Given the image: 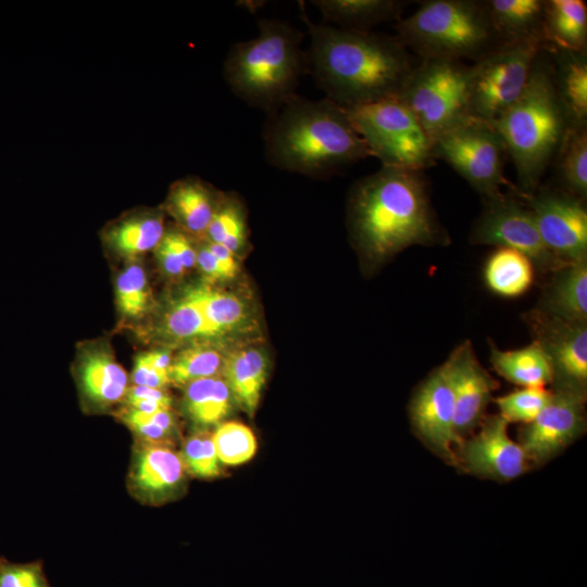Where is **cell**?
Returning a JSON list of instances; mask_svg holds the SVG:
<instances>
[{
    "label": "cell",
    "mask_w": 587,
    "mask_h": 587,
    "mask_svg": "<svg viewBox=\"0 0 587 587\" xmlns=\"http://www.w3.org/2000/svg\"><path fill=\"white\" fill-rule=\"evenodd\" d=\"M299 7L308 66L326 98L348 109L399 97L416 64L397 37L315 24Z\"/></svg>",
    "instance_id": "6da1fadb"
},
{
    "label": "cell",
    "mask_w": 587,
    "mask_h": 587,
    "mask_svg": "<svg viewBox=\"0 0 587 587\" xmlns=\"http://www.w3.org/2000/svg\"><path fill=\"white\" fill-rule=\"evenodd\" d=\"M349 223L362 255L382 263L411 246H446L450 237L433 208L424 171L385 167L358 180Z\"/></svg>",
    "instance_id": "7a4b0ae2"
},
{
    "label": "cell",
    "mask_w": 587,
    "mask_h": 587,
    "mask_svg": "<svg viewBox=\"0 0 587 587\" xmlns=\"http://www.w3.org/2000/svg\"><path fill=\"white\" fill-rule=\"evenodd\" d=\"M263 141L268 163L311 177L330 176L372 157L347 110L328 98L295 95L267 113Z\"/></svg>",
    "instance_id": "3957f363"
},
{
    "label": "cell",
    "mask_w": 587,
    "mask_h": 587,
    "mask_svg": "<svg viewBox=\"0 0 587 587\" xmlns=\"http://www.w3.org/2000/svg\"><path fill=\"white\" fill-rule=\"evenodd\" d=\"M492 125L515 166L519 192L535 191L570 126L552 66L538 57L522 95Z\"/></svg>",
    "instance_id": "277c9868"
},
{
    "label": "cell",
    "mask_w": 587,
    "mask_h": 587,
    "mask_svg": "<svg viewBox=\"0 0 587 587\" xmlns=\"http://www.w3.org/2000/svg\"><path fill=\"white\" fill-rule=\"evenodd\" d=\"M257 37L235 43L223 65L230 90L247 104L266 113L296 93L308 67L303 33L289 23L263 18Z\"/></svg>",
    "instance_id": "5b68a950"
},
{
    "label": "cell",
    "mask_w": 587,
    "mask_h": 587,
    "mask_svg": "<svg viewBox=\"0 0 587 587\" xmlns=\"http://www.w3.org/2000/svg\"><path fill=\"white\" fill-rule=\"evenodd\" d=\"M395 28L397 39L421 60L475 62L501 43L482 1H424Z\"/></svg>",
    "instance_id": "8992f818"
},
{
    "label": "cell",
    "mask_w": 587,
    "mask_h": 587,
    "mask_svg": "<svg viewBox=\"0 0 587 587\" xmlns=\"http://www.w3.org/2000/svg\"><path fill=\"white\" fill-rule=\"evenodd\" d=\"M346 110L382 166L424 171L435 164L432 139L399 98Z\"/></svg>",
    "instance_id": "52a82bcc"
},
{
    "label": "cell",
    "mask_w": 587,
    "mask_h": 587,
    "mask_svg": "<svg viewBox=\"0 0 587 587\" xmlns=\"http://www.w3.org/2000/svg\"><path fill=\"white\" fill-rule=\"evenodd\" d=\"M398 98L434 142L470 117V65L452 60H421Z\"/></svg>",
    "instance_id": "ba28073f"
},
{
    "label": "cell",
    "mask_w": 587,
    "mask_h": 587,
    "mask_svg": "<svg viewBox=\"0 0 587 587\" xmlns=\"http://www.w3.org/2000/svg\"><path fill=\"white\" fill-rule=\"evenodd\" d=\"M541 39L500 43L470 65V117L494 124L522 95Z\"/></svg>",
    "instance_id": "9c48e42d"
},
{
    "label": "cell",
    "mask_w": 587,
    "mask_h": 587,
    "mask_svg": "<svg viewBox=\"0 0 587 587\" xmlns=\"http://www.w3.org/2000/svg\"><path fill=\"white\" fill-rule=\"evenodd\" d=\"M435 160H444L483 198L503 193V141L492 124L467 117L433 142Z\"/></svg>",
    "instance_id": "30bf717a"
},
{
    "label": "cell",
    "mask_w": 587,
    "mask_h": 587,
    "mask_svg": "<svg viewBox=\"0 0 587 587\" xmlns=\"http://www.w3.org/2000/svg\"><path fill=\"white\" fill-rule=\"evenodd\" d=\"M484 203L470 235L471 243L516 250L544 274L563 266L545 246L529 209L520 197L501 193Z\"/></svg>",
    "instance_id": "8fae6325"
},
{
    "label": "cell",
    "mask_w": 587,
    "mask_h": 587,
    "mask_svg": "<svg viewBox=\"0 0 587 587\" xmlns=\"http://www.w3.org/2000/svg\"><path fill=\"white\" fill-rule=\"evenodd\" d=\"M516 195L529 209L545 246L560 263L587 260L585 200L563 189L537 188Z\"/></svg>",
    "instance_id": "7c38bea8"
},
{
    "label": "cell",
    "mask_w": 587,
    "mask_h": 587,
    "mask_svg": "<svg viewBox=\"0 0 587 587\" xmlns=\"http://www.w3.org/2000/svg\"><path fill=\"white\" fill-rule=\"evenodd\" d=\"M552 399L530 423L519 429L517 444L528 463L541 465L557 457L586 429V395L551 389Z\"/></svg>",
    "instance_id": "4fadbf2b"
},
{
    "label": "cell",
    "mask_w": 587,
    "mask_h": 587,
    "mask_svg": "<svg viewBox=\"0 0 587 587\" xmlns=\"http://www.w3.org/2000/svg\"><path fill=\"white\" fill-rule=\"evenodd\" d=\"M525 321L550 362L552 389L586 395L587 323L564 321L538 309L529 311Z\"/></svg>",
    "instance_id": "5bb4252c"
},
{
    "label": "cell",
    "mask_w": 587,
    "mask_h": 587,
    "mask_svg": "<svg viewBox=\"0 0 587 587\" xmlns=\"http://www.w3.org/2000/svg\"><path fill=\"white\" fill-rule=\"evenodd\" d=\"M499 414L486 415L478 428L455 449V467L487 479L508 482L523 475L529 463Z\"/></svg>",
    "instance_id": "9a60e30c"
},
{
    "label": "cell",
    "mask_w": 587,
    "mask_h": 587,
    "mask_svg": "<svg viewBox=\"0 0 587 587\" xmlns=\"http://www.w3.org/2000/svg\"><path fill=\"white\" fill-rule=\"evenodd\" d=\"M410 420L420 440L448 464L455 466L459 441L454 434L453 395L442 364L414 392Z\"/></svg>",
    "instance_id": "2e32d148"
},
{
    "label": "cell",
    "mask_w": 587,
    "mask_h": 587,
    "mask_svg": "<svg viewBox=\"0 0 587 587\" xmlns=\"http://www.w3.org/2000/svg\"><path fill=\"white\" fill-rule=\"evenodd\" d=\"M442 366L452 389L454 434L460 445L485 419L499 384L479 363L469 340L459 345Z\"/></svg>",
    "instance_id": "e0dca14e"
},
{
    "label": "cell",
    "mask_w": 587,
    "mask_h": 587,
    "mask_svg": "<svg viewBox=\"0 0 587 587\" xmlns=\"http://www.w3.org/2000/svg\"><path fill=\"white\" fill-rule=\"evenodd\" d=\"M185 477L180 453L171 444L136 440L127 474V488L136 500L164 503L179 494Z\"/></svg>",
    "instance_id": "ac0fdd59"
},
{
    "label": "cell",
    "mask_w": 587,
    "mask_h": 587,
    "mask_svg": "<svg viewBox=\"0 0 587 587\" xmlns=\"http://www.w3.org/2000/svg\"><path fill=\"white\" fill-rule=\"evenodd\" d=\"M223 192L196 176L174 182L162 209L175 225L196 240L205 239L209 224L221 202Z\"/></svg>",
    "instance_id": "d6986e66"
},
{
    "label": "cell",
    "mask_w": 587,
    "mask_h": 587,
    "mask_svg": "<svg viewBox=\"0 0 587 587\" xmlns=\"http://www.w3.org/2000/svg\"><path fill=\"white\" fill-rule=\"evenodd\" d=\"M550 274L537 309L564 321L587 323V260Z\"/></svg>",
    "instance_id": "ffe728a7"
},
{
    "label": "cell",
    "mask_w": 587,
    "mask_h": 587,
    "mask_svg": "<svg viewBox=\"0 0 587 587\" xmlns=\"http://www.w3.org/2000/svg\"><path fill=\"white\" fill-rule=\"evenodd\" d=\"M78 379L84 398L100 410L123 401L128 389L125 370L103 350H91L83 355Z\"/></svg>",
    "instance_id": "44dd1931"
},
{
    "label": "cell",
    "mask_w": 587,
    "mask_h": 587,
    "mask_svg": "<svg viewBox=\"0 0 587 587\" xmlns=\"http://www.w3.org/2000/svg\"><path fill=\"white\" fill-rule=\"evenodd\" d=\"M221 376L233 399L251 417L260 402L267 376L265 353L255 347H246L225 354Z\"/></svg>",
    "instance_id": "7402d4cb"
},
{
    "label": "cell",
    "mask_w": 587,
    "mask_h": 587,
    "mask_svg": "<svg viewBox=\"0 0 587 587\" xmlns=\"http://www.w3.org/2000/svg\"><path fill=\"white\" fill-rule=\"evenodd\" d=\"M163 209L130 213L112 223L103 233L105 245L117 254L136 258L154 250L165 232Z\"/></svg>",
    "instance_id": "603a6c76"
},
{
    "label": "cell",
    "mask_w": 587,
    "mask_h": 587,
    "mask_svg": "<svg viewBox=\"0 0 587 587\" xmlns=\"http://www.w3.org/2000/svg\"><path fill=\"white\" fill-rule=\"evenodd\" d=\"M482 2L501 43L529 39L545 41L542 23L546 0H488Z\"/></svg>",
    "instance_id": "cb8c5ba5"
},
{
    "label": "cell",
    "mask_w": 587,
    "mask_h": 587,
    "mask_svg": "<svg viewBox=\"0 0 587 587\" xmlns=\"http://www.w3.org/2000/svg\"><path fill=\"white\" fill-rule=\"evenodd\" d=\"M324 21L336 27L371 32L378 24L399 21L407 1L399 0H314Z\"/></svg>",
    "instance_id": "d4e9b609"
},
{
    "label": "cell",
    "mask_w": 587,
    "mask_h": 587,
    "mask_svg": "<svg viewBox=\"0 0 587 587\" xmlns=\"http://www.w3.org/2000/svg\"><path fill=\"white\" fill-rule=\"evenodd\" d=\"M542 35L553 50L586 52L587 7L582 0H546Z\"/></svg>",
    "instance_id": "484cf974"
},
{
    "label": "cell",
    "mask_w": 587,
    "mask_h": 587,
    "mask_svg": "<svg viewBox=\"0 0 587 587\" xmlns=\"http://www.w3.org/2000/svg\"><path fill=\"white\" fill-rule=\"evenodd\" d=\"M552 76L570 126L587 125L586 52L554 50Z\"/></svg>",
    "instance_id": "4316f807"
},
{
    "label": "cell",
    "mask_w": 587,
    "mask_h": 587,
    "mask_svg": "<svg viewBox=\"0 0 587 587\" xmlns=\"http://www.w3.org/2000/svg\"><path fill=\"white\" fill-rule=\"evenodd\" d=\"M490 363L500 376L521 387H546L552 384L550 362L534 340L514 350H500L490 342Z\"/></svg>",
    "instance_id": "83f0119b"
},
{
    "label": "cell",
    "mask_w": 587,
    "mask_h": 587,
    "mask_svg": "<svg viewBox=\"0 0 587 587\" xmlns=\"http://www.w3.org/2000/svg\"><path fill=\"white\" fill-rule=\"evenodd\" d=\"M535 266L523 253L497 247L484 266V280L487 288L503 298L524 295L535 280Z\"/></svg>",
    "instance_id": "f1b7e54d"
},
{
    "label": "cell",
    "mask_w": 587,
    "mask_h": 587,
    "mask_svg": "<svg viewBox=\"0 0 587 587\" xmlns=\"http://www.w3.org/2000/svg\"><path fill=\"white\" fill-rule=\"evenodd\" d=\"M184 387V410L197 427L220 425L229 414L233 397L221 375L197 379Z\"/></svg>",
    "instance_id": "f546056e"
},
{
    "label": "cell",
    "mask_w": 587,
    "mask_h": 587,
    "mask_svg": "<svg viewBox=\"0 0 587 587\" xmlns=\"http://www.w3.org/2000/svg\"><path fill=\"white\" fill-rule=\"evenodd\" d=\"M213 335L217 337L240 328L248 317L243 301L233 292L202 285L190 289Z\"/></svg>",
    "instance_id": "4dcf8cb0"
},
{
    "label": "cell",
    "mask_w": 587,
    "mask_h": 587,
    "mask_svg": "<svg viewBox=\"0 0 587 587\" xmlns=\"http://www.w3.org/2000/svg\"><path fill=\"white\" fill-rule=\"evenodd\" d=\"M557 155L563 190L585 200L587 197V127L569 126Z\"/></svg>",
    "instance_id": "1f68e13d"
},
{
    "label": "cell",
    "mask_w": 587,
    "mask_h": 587,
    "mask_svg": "<svg viewBox=\"0 0 587 587\" xmlns=\"http://www.w3.org/2000/svg\"><path fill=\"white\" fill-rule=\"evenodd\" d=\"M205 239L222 243L235 255L248 245V227L243 205L234 193H223L221 202L209 224Z\"/></svg>",
    "instance_id": "d6a6232c"
},
{
    "label": "cell",
    "mask_w": 587,
    "mask_h": 587,
    "mask_svg": "<svg viewBox=\"0 0 587 587\" xmlns=\"http://www.w3.org/2000/svg\"><path fill=\"white\" fill-rule=\"evenodd\" d=\"M224 359L225 354L211 346L197 345L186 348L172 359L168 369L170 382L184 387L197 379L218 376Z\"/></svg>",
    "instance_id": "836d02e7"
},
{
    "label": "cell",
    "mask_w": 587,
    "mask_h": 587,
    "mask_svg": "<svg viewBox=\"0 0 587 587\" xmlns=\"http://www.w3.org/2000/svg\"><path fill=\"white\" fill-rule=\"evenodd\" d=\"M211 436L220 462L226 465L248 462L258 449L253 432L240 422L221 423Z\"/></svg>",
    "instance_id": "e575fe53"
},
{
    "label": "cell",
    "mask_w": 587,
    "mask_h": 587,
    "mask_svg": "<svg viewBox=\"0 0 587 587\" xmlns=\"http://www.w3.org/2000/svg\"><path fill=\"white\" fill-rule=\"evenodd\" d=\"M552 399V390L546 387H522L494 399L499 415L508 423H530Z\"/></svg>",
    "instance_id": "d590c367"
},
{
    "label": "cell",
    "mask_w": 587,
    "mask_h": 587,
    "mask_svg": "<svg viewBox=\"0 0 587 587\" xmlns=\"http://www.w3.org/2000/svg\"><path fill=\"white\" fill-rule=\"evenodd\" d=\"M165 330L171 337L178 340L213 337L190 289L167 312Z\"/></svg>",
    "instance_id": "8d00e7d4"
},
{
    "label": "cell",
    "mask_w": 587,
    "mask_h": 587,
    "mask_svg": "<svg viewBox=\"0 0 587 587\" xmlns=\"http://www.w3.org/2000/svg\"><path fill=\"white\" fill-rule=\"evenodd\" d=\"M118 311L127 317L143 314L150 304V288L145 271L138 264L126 267L115 285Z\"/></svg>",
    "instance_id": "74e56055"
},
{
    "label": "cell",
    "mask_w": 587,
    "mask_h": 587,
    "mask_svg": "<svg viewBox=\"0 0 587 587\" xmlns=\"http://www.w3.org/2000/svg\"><path fill=\"white\" fill-rule=\"evenodd\" d=\"M118 416L136 435V440L170 444L175 433L176 422L171 409L143 413L125 408Z\"/></svg>",
    "instance_id": "f35d334b"
},
{
    "label": "cell",
    "mask_w": 587,
    "mask_h": 587,
    "mask_svg": "<svg viewBox=\"0 0 587 587\" xmlns=\"http://www.w3.org/2000/svg\"><path fill=\"white\" fill-rule=\"evenodd\" d=\"M179 453L186 472L190 475L198 478H214L221 475V462L208 432L201 430L189 436Z\"/></svg>",
    "instance_id": "ab89813d"
},
{
    "label": "cell",
    "mask_w": 587,
    "mask_h": 587,
    "mask_svg": "<svg viewBox=\"0 0 587 587\" xmlns=\"http://www.w3.org/2000/svg\"><path fill=\"white\" fill-rule=\"evenodd\" d=\"M0 587H52L45 574L42 561L11 562L0 557Z\"/></svg>",
    "instance_id": "60d3db41"
},
{
    "label": "cell",
    "mask_w": 587,
    "mask_h": 587,
    "mask_svg": "<svg viewBox=\"0 0 587 587\" xmlns=\"http://www.w3.org/2000/svg\"><path fill=\"white\" fill-rule=\"evenodd\" d=\"M132 380L134 385L158 389H164L171 383L168 373L155 369L147 353L136 357Z\"/></svg>",
    "instance_id": "b9f144b4"
},
{
    "label": "cell",
    "mask_w": 587,
    "mask_h": 587,
    "mask_svg": "<svg viewBox=\"0 0 587 587\" xmlns=\"http://www.w3.org/2000/svg\"><path fill=\"white\" fill-rule=\"evenodd\" d=\"M196 266H198L205 280L209 283H216L232 278L223 264L210 251L204 239L197 240Z\"/></svg>",
    "instance_id": "7bdbcfd3"
},
{
    "label": "cell",
    "mask_w": 587,
    "mask_h": 587,
    "mask_svg": "<svg viewBox=\"0 0 587 587\" xmlns=\"http://www.w3.org/2000/svg\"><path fill=\"white\" fill-rule=\"evenodd\" d=\"M155 258L162 271L171 278L178 279L184 276L186 270L176 255L167 236L164 235L154 248Z\"/></svg>",
    "instance_id": "ee69618b"
},
{
    "label": "cell",
    "mask_w": 587,
    "mask_h": 587,
    "mask_svg": "<svg viewBox=\"0 0 587 587\" xmlns=\"http://www.w3.org/2000/svg\"><path fill=\"white\" fill-rule=\"evenodd\" d=\"M133 399L152 400L172 408V399L165 389L133 385L128 387L123 401Z\"/></svg>",
    "instance_id": "f6af8a7d"
},
{
    "label": "cell",
    "mask_w": 587,
    "mask_h": 587,
    "mask_svg": "<svg viewBox=\"0 0 587 587\" xmlns=\"http://www.w3.org/2000/svg\"><path fill=\"white\" fill-rule=\"evenodd\" d=\"M210 251L216 257V259L223 264L232 278L236 275L238 271L237 259L228 248L222 243L211 242L204 239Z\"/></svg>",
    "instance_id": "bcb514c9"
},
{
    "label": "cell",
    "mask_w": 587,
    "mask_h": 587,
    "mask_svg": "<svg viewBox=\"0 0 587 587\" xmlns=\"http://www.w3.org/2000/svg\"><path fill=\"white\" fill-rule=\"evenodd\" d=\"M150 363L158 370L168 373L170 365L172 363V357L170 351L158 350L147 353Z\"/></svg>",
    "instance_id": "7dc6e473"
}]
</instances>
